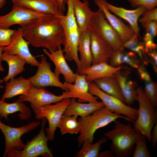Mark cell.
Segmentation results:
<instances>
[{
	"mask_svg": "<svg viewBox=\"0 0 157 157\" xmlns=\"http://www.w3.org/2000/svg\"><path fill=\"white\" fill-rule=\"evenodd\" d=\"M111 150H108L99 152L98 157H115Z\"/></svg>",
	"mask_w": 157,
	"mask_h": 157,
	"instance_id": "ee69618b",
	"label": "cell"
},
{
	"mask_svg": "<svg viewBox=\"0 0 157 157\" xmlns=\"http://www.w3.org/2000/svg\"><path fill=\"white\" fill-rule=\"evenodd\" d=\"M1 122V120H0V123Z\"/></svg>",
	"mask_w": 157,
	"mask_h": 157,
	"instance_id": "f907efd6",
	"label": "cell"
},
{
	"mask_svg": "<svg viewBox=\"0 0 157 157\" xmlns=\"http://www.w3.org/2000/svg\"><path fill=\"white\" fill-rule=\"evenodd\" d=\"M123 67L120 66L113 67L108 63H101L92 65L89 67L81 71V74L85 75L86 80L88 82L105 76H113Z\"/></svg>",
	"mask_w": 157,
	"mask_h": 157,
	"instance_id": "44dd1931",
	"label": "cell"
},
{
	"mask_svg": "<svg viewBox=\"0 0 157 157\" xmlns=\"http://www.w3.org/2000/svg\"><path fill=\"white\" fill-rule=\"evenodd\" d=\"M77 50L80 54V61L82 69L90 67L92 63V56L90 47V32L88 30L81 34Z\"/></svg>",
	"mask_w": 157,
	"mask_h": 157,
	"instance_id": "4316f807",
	"label": "cell"
},
{
	"mask_svg": "<svg viewBox=\"0 0 157 157\" xmlns=\"http://www.w3.org/2000/svg\"><path fill=\"white\" fill-rule=\"evenodd\" d=\"M154 37L149 34L146 33L144 35L143 40L144 46V51L149 53L155 49L156 45L154 42Z\"/></svg>",
	"mask_w": 157,
	"mask_h": 157,
	"instance_id": "ab89813d",
	"label": "cell"
},
{
	"mask_svg": "<svg viewBox=\"0 0 157 157\" xmlns=\"http://www.w3.org/2000/svg\"><path fill=\"white\" fill-rule=\"evenodd\" d=\"M124 54L123 51H115L109 61V64L113 67H117L124 63Z\"/></svg>",
	"mask_w": 157,
	"mask_h": 157,
	"instance_id": "74e56055",
	"label": "cell"
},
{
	"mask_svg": "<svg viewBox=\"0 0 157 157\" xmlns=\"http://www.w3.org/2000/svg\"><path fill=\"white\" fill-rule=\"evenodd\" d=\"M104 2L108 10L126 20L129 24L134 33L138 35H139L140 28L138 25V20L140 16L147 10L144 7L139 6L135 9L129 10L114 6L106 0H104Z\"/></svg>",
	"mask_w": 157,
	"mask_h": 157,
	"instance_id": "e0dca14e",
	"label": "cell"
},
{
	"mask_svg": "<svg viewBox=\"0 0 157 157\" xmlns=\"http://www.w3.org/2000/svg\"><path fill=\"white\" fill-rule=\"evenodd\" d=\"M131 6L136 8L139 6L144 7L147 10L155 8L157 6V0H127Z\"/></svg>",
	"mask_w": 157,
	"mask_h": 157,
	"instance_id": "8d00e7d4",
	"label": "cell"
},
{
	"mask_svg": "<svg viewBox=\"0 0 157 157\" xmlns=\"http://www.w3.org/2000/svg\"><path fill=\"white\" fill-rule=\"evenodd\" d=\"M137 90L139 107L138 117L133 124V127L151 142V131L157 122V110L142 88L139 87Z\"/></svg>",
	"mask_w": 157,
	"mask_h": 157,
	"instance_id": "5b68a950",
	"label": "cell"
},
{
	"mask_svg": "<svg viewBox=\"0 0 157 157\" xmlns=\"http://www.w3.org/2000/svg\"><path fill=\"white\" fill-rule=\"evenodd\" d=\"M67 10L66 15L60 19L64 33L63 45L64 56L68 61L74 60L78 67V72L81 74L82 67L78 55V46L81 35L73 11L72 0H67Z\"/></svg>",
	"mask_w": 157,
	"mask_h": 157,
	"instance_id": "3957f363",
	"label": "cell"
},
{
	"mask_svg": "<svg viewBox=\"0 0 157 157\" xmlns=\"http://www.w3.org/2000/svg\"><path fill=\"white\" fill-rule=\"evenodd\" d=\"M6 3V0H0V8H2Z\"/></svg>",
	"mask_w": 157,
	"mask_h": 157,
	"instance_id": "c3c4849f",
	"label": "cell"
},
{
	"mask_svg": "<svg viewBox=\"0 0 157 157\" xmlns=\"http://www.w3.org/2000/svg\"><path fill=\"white\" fill-rule=\"evenodd\" d=\"M145 29L146 33H147L153 37L157 34V21H153L142 24Z\"/></svg>",
	"mask_w": 157,
	"mask_h": 157,
	"instance_id": "60d3db41",
	"label": "cell"
},
{
	"mask_svg": "<svg viewBox=\"0 0 157 157\" xmlns=\"http://www.w3.org/2000/svg\"><path fill=\"white\" fill-rule=\"evenodd\" d=\"M40 60L36 73L28 78L32 86L44 88L56 87L65 91L69 90L64 84L60 81V78L52 71L51 65L47 61L46 57L41 55Z\"/></svg>",
	"mask_w": 157,
	"mask_h": 157,
	"instance_id": "8fae6325",
	"label": "cell"
},
{
	"mask_svg": "<svg viewBox=\"0 0 157 157\" xmlns=\"http://www.w3.org/2000/svg\"><path fill=\"white\" fill-rule=\"evenodd\" d=\"M89 91L100 99L111 111L124 116L134 124L137 120L138 109L124 103L118 98L104 92L92 81L88 82Z\"/></svg>",
	"mask_w": 157,
	"mask_h": 157,
	"instance_id": "ba28073f",
	"label": "cell"
},
{
	"mask_svg": "<svg viewBox=\"0 0 157 157\" xmlns=\"http://www.w3.org/2000/svg\"><path fill=\"white\" fill-rule=\"evenodd\" d=\"M76 98V95L69 90L65 91L61 94L56 95L44 88L32 86L25 94L19 97L22 102L28 101L33 112L35 114L41 107L56 103L66 98Z\"/></svg>",
	"mask_w": 157,
	"mask_h": 157,
	"instance_id": "52a82bcc",
	"label": "cell"
},
{
	"mask_svg": "<svg viewBox=\"0 0 157 157\" xmlns=\"http://www.w3.org/2000/svg\"><path fill=\"white\" fill-rule=\"evenodd\" d=\"M19 112L18 115L20 119L26 120L30 118L31 115V110L18 98L12 103H7L4 100H0V117L4 118L8 121V115L10 114Z\"/></svg>",
	"mask_w": 157,
	"mask_h": 157,
	"instance_id": "7402d4cb",
	"label": "cell"
},
{
	"mask_svg": "<svg viewBox=\"0 0 157 157\" xmlns=\"http://www.w3.org/2000/svg\"><path fill=\"white\" fill-rule=\"evenodd\" d=\"M154 60V69L155 71H157V53L154 51L148 53Z\"/></svg>",
	"mask_w": 157,
	"mask_h": 157,
	"instance_id": "f6af8a7d",
	"label": "cell"
},
{
	"mask_svg": "<svg viewBox=\"0 0 157 157\" xmlns=\"http://www.w3.org/2000/svg\"><path fill=\"white\" fill-rule=\"evenodd\" d=\"M40 130L35 136L33 137L35 146L37 157L41 156L45 157H53L52 151L48 146V138L45 134V126L47 122L45 118L42 119Z\"/></svg>",
	"mask_w": 157,
	"mask_h": 157,
	"instance_id": "f1b7e54d",
	"label": "cell"
},
{
	"mask_svg": "<svg viewBox=\"0 0 157 157\" xmlns=\"http://www.w3.org/2000/svg\"><path fill=\"white\" fill-rule=\"evenodd\" d=\"M138 36L135 33L131 37L123 43V46L124 48L129 49L138 53L141 59L145 52L144 46V43L139 40Z\"/></svg>",
	"mask_w": 157,
	"mask_h": 157,
	"instance_id": "d6a6232c",
	"label": "cell"
},
{
	"mask_svg": "<svg viewBox=\"0 0 157 157\" xmlns=\"http://www.w3.org/2000/svg\"><path fill=\"white\" fill-rule=\"evenodd\" d=\"M87 30L108 42L114 51H124L120 37L106 19L103 11L99 8L94 12L89 23Z\"/></svg>",
	"mask_w": 157,
	"mask_h": 157,
	"instance_id": "8992f818",
	"label": "cell"
},
{
	"mask_svg": "<svg viewBox=\"0 0 157 157\" xmlns=\"http://www.w3.org/2000/svg\"><path fill=\"white\" fill-rule=\"evenodd\" d=\"M119 118H122L130 122L126 117L111 111L105 106L90 115L81 117L78 119L82 128L77 139L78 147L82 146L84 141L86 140L93 143L94 133L97 129Z\"/></svg>",
	"mask_w": 157,
	"mask_h": 157,
	"instance_id": "277c9868",
	"label": "cell"
},
{
	"mask_svg": "<svg viewBox=\"0 0 157 157\" xmlns=\"http://www.w3.org/2000/svg\"><path fill=\"white\" fill-rule=\"evenodd\" d=\"M7 157H37L35 144L33 138L28 141L25 147L20 150L11 149L7 152Z\"/></svg>",
	"mask_w": 157,
	"mask_h": 157,
	"instance_id": "1f68e13d",
	"label": "cell"
},
{
	"mask_svg": "<svg viewBox=\"0 0 157 157\" xmlns=\"http://www.w3.org/2000/svg\"><path fill=\"white\" fill-rule=\"evenodd\" d=\"M146 138H141L136 142L133 154V157H151L146 142Z\"/></svg>",
	"mask_w": 157,
	"mask_h": 157,
	"instance_id": "836d02e7",
	"label": "cell"
},
{
	"mask_svg": "<svg viewBox=\"0 0 157 157\" xmlns=\"http://www.w3.org/2000/svg\"><path fill=\"white\" fill-rule=\"evenodd\" d=\"M108 138L106 137H102L96 142L92 144L88 140L84 141L81 149L76 154L75 157H98L101 145L107 142Z\"/></svg>",
	"mask_w": 157,
	"mask_h": 157,
	"instance_id": "4dcf8cb0",
	"label": "cell"
},
{
	"mask_svg": "<svg viewBox=\"0 0 157 157\" xmlns=\"http://www.w3.org/2000/svg\"><path fill=\"white\" fill-rule=\"evenodd\" d=\"M93 81L104 92L118 98L126 104L118 81L115 76L104 77Z\"/></svg>",
	"mask_w": 157,
	"mask_h": 157,
	"instance_id": "d4e9b609",
	"label": "cell"
},
{
	"mask_svg": "<svg viewBox=\"0 0 157 157\" xmlns=\"http://www.w3.org/2000/svg\"><path fill=\"white\" fill-rule=\"evenodd\" d=\"M30 44L23 37L22 28L19 27L12 36L10 45L3 47V52L10 55H17L24 59L27 64L37 67L40 62L36 59L37 56L31 53L28 48Z\"/></svg>",
	"mask_w": 157,
	"mask_h": 157,
	"instance_id": "4fadbf2b",
	"label": "cell"
},
{
	"mask_svg": "<svg viewBox=\"0 0 157 157\" xmlns=\"http://www.w3.org/2000/svg\"><path fill=\"white\" fill-rule=\"evenodd\" d=\"M95 3L103 12L106 18L119 34L123 43L135 33L130 26L126 25L119 18L112 14L106 8L104 0H94Z\"/></svg>",
	"mask_w": 157,
	"mask_h": 157,
	"instance_id": "ac0fdd59",
	"label": "cell"
},
{
	"mask_svg": "<svg viewBox=\"0 0 157 157\" xmlns=\"http://www.w3.org/2000/svg\"><path fill=\"white\" fill-rule=\"evenodd\" d=\"M3 79H0V88H4L3 86L1 84L4 82Z\"/></svg>",
	"mask_w": 157,
	"mask_h": 157,
	"instance_id": "681fc988",
	"label": "cell"
},
{
	"mask_svg": "<svg viewBox=\"0 0 157 157\" xmlns=\"http://www.w3.org/2000/svg\"><path fill=\"white\" fill-rule=\"evenodd\" d=\"M71 100V98H66L54 105L42 107L35 114L37 119H42L43 118H45L48 121L49 127L46 128L45 130L47 136L50 141L54 140V133L57 129V125Z\"/></svg>",
	"mask_w": 157,
	"mask_h": 157,
	"instance_id": "9c48e42d",
	"label": "cell"
},
{
	"mask_svg": "<svg viewBox=\"0 0 157 157\" xmlns=\"http://www.w3.org/2000/svg\"><path fill=\"white\" fill-rule=\"evenodd\" d=\"M114 122V128L104 134L111 141L110 150L115 157H130L137 140L145 136L136 130L130 123L126 124L117 119Z\"/></svg>",
	"mask_w": 157,
	"mask_h": 157,
	"instance_id": "7a4b0ae2",
	"label": "cell"
},
{
	"mask_svg": "<svg viewBox=\"0 0 157 157\" xmlns=\"http://www.w3.org/2000/svg\"><path fill=\"white\" fill-rule=\"evenodd\" d=\"M120 70L117 71L114 76L118 81L126 104L130 106L137 100V89L133 82L128 81L126 76L122 74Z\"/></svg>",
	"mask_w": 157,
	"mask_h": 157,
	"instance_id": "83f0119b",
	"label": "cell"
},
{
	"mask_svg": "<svg viewBox=\"0 0 157 157\" xmlns=\"http://www.w3.org/2000/svg\"><path fill=\"white\" fill-rule=\"evenodd\" d=\"M85 75L80 74L78 72L74 84L65 81L63 83L69 91L74 94L78 102L94 103L98 102V98L93 95L89 91L88 82L86 80Z\"/></svg>",
	"mask_w": 157,
	"mask_h": 157,
	"instance_id": "d6986e66",
	"label": "cell"
},
{
	"mask_svg": "<svg viewBox=\"0 0 157 157\" xmlns=\"http://www.w3.org/2000/svg\"><path fill=\"white\" fill-rule=\"evenodd\" d=\"M142 15V17L139 19V22L142 24L151 21H157V8L146 10Z\"/></svg>",
	"mask_w": 157,
	"mask_h": 157,
	"instance_id": "f35d334b",
	"label": "cell"
},
{
	"mask_svg": "<svg viewBox=\"0 0 157 157\" xmlns=\"http://www.w3.org/2000/svg\"><path fill=\"white\" fill-rule=\"evenodd\" d=\"M48 15H50L28 9L13 3L12 10L9 13L4 15H0V28H9L12 25H21L33 19Z\"/></svg>",
	"mask_w": 157,
	"mask_h": 157,
	"instance_id": "7c38bea8",
	"label": "cell"
},
{
	"mask_svg": "<svg viewBox=\"0 0 157 157\" xmlns=\"http://www.w3.org/2000/svg\"><path fill=\"white\" fill-rule=\"evenodd\" d=\"M3 47L0 46V71L3 72L4 71V69L3 68L1 64V56L3 52Z\"/></svg>",
	"mask_w": 157,
	"mask_h": 157,
	"instance_id": "7dc6e473",
	"label": "cell"
},
{
	"mask_svg": "<svg viewBox=\"0 0 157 157\" xmlns=\"http://www.w3.org/2000/svg\"><path fill=\"white\" fill-rule=\"evenodd\" d=\"M104 106L102 101L83 103L76 101V98H72L63 115L69 116L76 115L83 117Z\"/></svg>",
	"mask_w": 157,
	"mask_h": 157,
	"instance_id": "603a6c76",
	"label": "cell"
},
{
	"mask_svg": "<svg viewBox=\"0 0 157 157\" xmlns=\"http://www.w3.org/2000/svg\"><path fill=\"white\" fill-rule=\"evenodd\" d=\"M1 60L2 61H6L8 66V74L3 78L5 82L25 70L24 67L26 61L17 55H10L3 52L1 55Z\"/></svg>",
	"mask_w": 157,
	"mask_h": 157,
	"instance_id": "484cf974",
	"label": "cell"
},
{
	"mask_svg": "<svg viewBox=\"0 0 157 157\" xmlns=\"http://www.w3.org/2000/svg\"><path fill=\"white\" fill-rule=\"evenodd\" d=\"M151 133V142L152 145L155 147L157 141V123L154 126Z\"/></svg>",
	"mask_w": 157,
	"mask_h": 157,
	"instance_id": "b9f144b4",
	"label": "cell"
},
{
	"mask_svg": "<svg viewBox=\"0 0 157 157\" xmlns=\"http://www.w3.org/2000/svg\"><path fill=\"white\" fill-rule=\"evenodd\" d=\"M76 20L81 34L87 30L90 20L94 12L89 7L87 0L83 2L80 0H72Z\"/></svg>",
	"mask_w": 157,
	"mask_h": 157,
	"instance_id": "ffe728a7",
	"label": "cell"
},
{
	"mask_svg": "<svg viewBox=\"0 0 157 157\" xmlns=\"http://www.w3.org/2000/svg\"><path fill=\"white\" fill-rule=\"evenodd\" d=\"M16 29H5L0 28V46H8L11 42L12 37Z\"/></svg>",
	"mask_w": 157,
	"mask_h": 157,
	"instance_id": "d590c367",
	"label": "cell"
},
{
	"mask_svg": "<svg viewBox=\"0 0 157 157\" xmlns=\"http://www.w3.org/2000/svg\"><path fill=\"white\" fill-rule=\"evenodd\" d=\"M40 124L39 122L32 121L20 127H14L1 122L0 129L4 135L5 143V149L3 156L6 157L7 152L10 149L20 150L24 149L26 144L21 139L22 136L35 130Z\"/></svg>",
	"mask_w": 157,
	"mask_h": 157,
	"instance_id": "30bf717a",
	"label": "cell"
},
{
	"mask_svg": "<svg viewBox=\"0 0 157 157\" xmlns=\"http://www.w3.org/2000/svg\"><path fill=\"white\" fill-rule=\"evenodd\" d=\"M61 17L48 15L20 25L23 37L33 47L56 50L63 45L64 39Z\"/></svg>",
	"mask_w": 157,
	"mask_h": 157,
	"instance_id": "6da1fadb",
	"label": "cell"
},
{
	"mask_svg": "<svg viewBox=\"0 0 157 157\" xmlns=\"http://www.w3.org/2000/svg\"><path fill=\"white\" fill-rule=\"evenodd\" d=\"M58 1L60 9L63 11L65 10V4L67 0H57Z\"/></svg>",
	"mask_w": 157,
	"mask_h": 157,
	"instance_id": "bcb514c9",
	"label": "cell"
},
{
	"mask_svg": "<svg viewBox=\"0 0 157 157\" xmlns=\"http://www.w3.org/2000/svg\"><path fill=\"white\" fill-rule=\"evenodd\" d=\"M90 32L92 64L108 63L115 51L113 49L107 41Z\"/></svg>",
	"mask_w": 157,
	"mask_h": 157,
	"instance_id": "2e32d148",
	"label": "cell"
},
{
	"mask_svg": "<svg viewBox=\"0 0 157 157\" xmlns=\"http://www.w3.org/2000/svg\"><path fill=\"white\" fill-rule=\"evenodd\" d=\"M43 51L53 63L55 67L54 72L58 78H60V74H62L65 81L70 83L75 82L77 72L74 73L68 65L61 46L56 51H48L44 48Z\"/></svg>",
	"mask_w": 157,
	"mask_h": 157,
	"instance_id": "5bb4252c",
	"label": "cell"
},
{
	"mask_svg": "<svg viewBox=\"0 0 157 157\" xmlns=\"http://www.w3.org/2000/svg\"><path fill=\"white\" fill-rule=\"evenodd\" d=\"M32 86L28 78H25L21 76L16 78L10 79L6 82L1 100L13 97L18 95L26 93Z\"/></svg>",
	"mask_w": 157,
	"mask_h": 157,
	"instance_id": "cb8c5ba5",
	"label": "cell"
},
{
	"mask_svg": "<svg viewBox=\"0 0 157 157\" xmlns=\"http://www.w3.org/2000/svg\"><path fill=\"white\" fill-rule=\"evenodd\" d=\"M144 91L153 106H157V84L151 80L146 81Z\"/></svg>",
	"mask_w": 157,
	"mask_h": 157,
	"instance_id": "e575fe53",
	"label": "cell"
},
{
	"mask_svg": "<svg viewBox=\"0 0 157 157\" xmlns=\"http://www.w3.org/2000/svg\"><path fill=\"white\" fill-rule=\"evenodd\" d=\"M12 2L24 8L49 15L60 17L64 15L57 0H12Z\"/></svg>",
	"mask_w": 157,
	"mask_h": 157,
	"instance_id": "9a60e30c",
	"label": "cell"
},
{
	"mask_svg": "<svg viewBox=\"0 0 157 157\" xmlns=\"http://www.w3.org/2000/svg\"><path fill=\"white\" fill-rule=\"evenodd\" d=\"M138 70L141 78L142 79L146 81H149L151 80L149 74L142 68L139 67Z\"/></svg>",
	"mask_w": 157,
	"mask_h": 157,
	"instance_id": "7bdbcfd3",
	"label": "cell"
},
{
	"mask_svg": "<svg viewBox=\"0 0 157 157\" xmlns=\"http://www.w3.org/2000/svg\"><path fill=\"white\" fill-rule=\"evenodd\" d=\"M78 116H69L63 115L59 121L57 128H59L62 135L67 133L77 134L80 133L81 126L77 120Z\"/></svg>",
	"mask_w": 157,
	"mask_h": 157,
	"instance_id": "f546056e",
	"label": "cell"
}]
</instances>
